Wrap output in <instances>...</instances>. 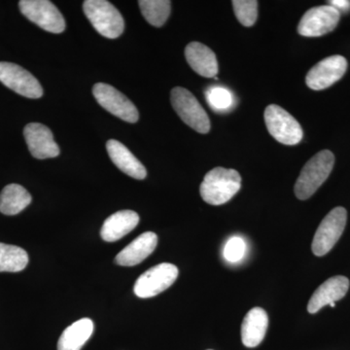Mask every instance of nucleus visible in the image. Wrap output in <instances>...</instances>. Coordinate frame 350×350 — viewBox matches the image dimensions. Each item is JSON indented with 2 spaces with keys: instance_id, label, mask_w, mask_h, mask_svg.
<instances>
[{
  "instance_id": "1",
  "label": "nucleus",
  "mask_w": 350,
  "mask_h": 350,
  "mask_svg": "<svg viewBox=\"0 0 350 350\" xmlns=\"http://www.w3.org/2000/svg\"><path fill=\"white\" fill-rule=\"evenodd\" d=\"M241 188V176L237 170L218 167L207 172L200 193L207 204L221 206L234 198Z\"/></svg>"
},
{
  "instance_id": "2",
  "label": "nucleus",
  "mask_w": 350,
  "mask_h": 350,
  "mask_svg": "<svg viewBox=\"0 0 350 350\" xmlns=\"http://www.w3.org/2000/svg\"><path fill=\"white\" fill-rule=\"evenodd\" d=\"M335 156L331 151H320L313 156L301 170L295 184L296 197L301 200L310 199L327 180L333 170Z\"/></svg>"
},
{
  "instance_id": "3",
  "label": "nucleus",
  "mask_w": 350,
  "mask_h": 350,
  "mask_svg": "<svg viewBox=\"0 0 350 350\" xmlns=\"http://www.w3.org/2000/svg\"><path fill=\"white\" fill-rule=\"evenodd\" d=\"M85 15L96 31L105 38H119L125 29V22L116 7L105 0H86L83 4Z\"/></svg>"
},
{
  "instance_id": "4",
  "label": "nucleus",
  "mask_w": 350,
  "mask_h": 350,
  "mask_svg": "<svg viewBox=\"0 0 350 350\" xmlns=\"http://www.w3.org/2000/svg\"><path fill=\"white\" fill-rule=\"evenodd\" d=\"M172 107L184 123L200 133H207L211 131V121L206 110L194 94L181 87H175L170 94Z\"/></svg>"
},
{
  "instance_id": "5",
  "label": "nucleus",
  "mask_w": 350,
  "mask_h": 350,
  "mask_svg": "<svg viewBox=\"0 0 350 350\" xmlns=\"http://www.w3.org/2000/svg\"><path fill=\"white\" fill-rule=\"evenodd\" d=\"M264 117L269 133L280 144L296 145L303 139L304 133L299 122L280 105H269Z\"/></svg>"
},
{
  "instance_id": "6",
  "label": "nucleus",
  "mask_w": 350,
  "mask_h": 350,
  "mask_svg": "<svg viewBox=\"0 0 350 350\" xmlns=\"http://www.w3.org/2000/svg\"><path fill=\"white\" fill-rule=\"evenodd\" d=\"M347 213L342 206L332 209L320 223L313 238L312 250L315 256H324L342 237L347 225Z\"/></svg>"
},
{
  "instance_id": "7",
  "label": "nucleus",
  "mask_w": 350,
  "mask_h": 350,
  "mask_svg": "<svg viewBox=\"0 0 350 350\" xmlns=\"http://www.w3.org/2000/svg\"><path fill=\"white\" fill-rule=\"evenodd\" d=\"M21 12L44 31L62 33L66 29V21L55 4L49 0H21Z\"/></svg>"
},
{
  "instance_id": "8",
  "label": "nucleus",
  "mask_w": 350,
  "mask_h": 350,
  "mask_svg": "<svg viewBox=\"0 0 350 350\" xmlns=\"http://www.w3.org/2000/svg\"><path fill=\"white\" fill-rule=\"evenodd\" d=\"M178 273L177 267L170 262L157 265L137 278L133 291L139 298H152L172 286Z\"/></svg>"
},
{
  "instance_id": "9",
  "label": "nucleus",
  "mask_w": 350,
  "mask_h": 350,
  "mask_svg": "<svg viewBox=\"0 0 350 350\" xmlns=\"http://www.w3.org/2000/svg\"><path fill=\"white\" fill-rule=\"evenodd\" d=\"M93 94L98 105L108 112L128 123H137L138 121L139 114L137 107L125 94L111 85L98 83L93 88Z\"/></svg>"
},
{
  "instance_id": "10",
  "label": "nucleus",
  "mask_w": 350,
  "mask_h": 350,
  "mask_svg": "<svg viewBox=\"0 0 350 350\" xmlns=\"http://www.w3.org/2000/svg\"><path fill=\"white\" fill-rule=\"evenodd\" d=\"M0 82L25 98H40L43 96V88L38 80L16 64L0 62Z\"/></svg>"
},
{
  "instance_id": "11",
  "label": "nucleus",
  "mask_w": 350,
  "mask_h": 350,
  "mask_svg": "<svg viewBox=\"0 0 350 350\" xmlns=\"http://www.w3.org/2000/svg\"><path fill=\"white\" fill-rule=\"evenodd\" d=\"M340 13L333 6L313 7L306 11L298 25V32L306 38H319L337 27Z\"/></svg>"
},
{
  "instance_id": "12",
  "label": "nucleus",
  "mask_w": 350,
  "mask_h": 350,
  "mask_svg": "<svg viewBox=\"0 0 350 350\" xmlns=\"http://www.w3.org/2000/svg\"><path fill=\"white\" fill-rule=\"evenodd\" d=\"M347 62L342 56H332L315 64L306 77L308 88L314 91L327 89L338 82L345 75Z\"/></svg>"
},
{
  "instance_id": "13",
  "label": "nucleus",
  "mask_w": 350,
  "mask_h": 350,
  "mask_svg": "<svg viewBox=\"0 0 350 350\" xmlns=\"http://www.w3.org/2000/svg\"><path fill=\"white\" fill-rule=\"evenodd\" d=\"M24 135L29 150L34 158L39 160L56 158L61 153L52 131L42 124L31 123L25 126Z\"/></svg>"
},
{
  "instance_id": "14",
  "label": "nucleus",
  "mask_w": 350,
  "mask_h": 350,
  "mask_svg": "<svg viewBox=\"0 0 350 350\" xmlns=\"http://www.w3.org/2000/svg\"><path fill=\"white\" fill-rule=\"evenodd\" d=\"M349 289V280L345 276L338 275L329 278L313 293L308 301V312L317 313L323 306L330 305L332 303L344 298Z\"/></svg>"
},
{
  "instance_id": "15",
  "label": "nucleus",
  "mask_w": 350,
  "mask_h": 350,
  "mask_svg": "<svg viewBox=\"0 0 350 350\" xmlns=\"http://www.w3.org/2000/svg\"><path fill=\"white\" fill-rule=\"evenodd\" d=\"M158 237L155 232H146L137 237L115 258L119 266L133 267L144 262L156 250Z\"/></svg>"
},
{
  "instance_id": "16",
  "label": "nucleus",
  "mask_w": 350,
  "mask_h": 350,
  "mask_svg": "<svg viewBox=\"0 0 350 350\" xmlns=\"http://www.w3.org/2000/svg\"><path fill=\"white\" fill-rule=\"evenodd\" d=\"M108 155L120 170L133 177L142 180L146 177L147 170L144 165L128 148L116 139L108 140L107 144Z\"/></svg>"
},
{
  "instance_id": "17",
  "label": "nucleus",
  "mask_w": 350,
  "mask_h": 350,
  "mask_svg": "<svg viewBox=\"0 0 350 350\" xmlns=\"http://www.w3.org/2000/svg\"><path fill=\"white\" fill-rule=\"evenodd\" d=\"M185 57L189 66L202 77H215L217 75L219 68L216 55L204 44L189 43L185 49Z\"/></svg>"
},
{
  "instance_id": "18",
  "label": "nucleus",
  "mask_w": 350,
  "mask_h": 350,
  "mask_svg": "<svg viewBox=\"0 0 350 350\" xmlns=\"http://www.w3.org/2000/svg\"><path fill=\"white\" fill-rule=\"evenodd\" d=\"M269 317L262 308H253L244 317L241 325V340L246 347H256L266 336Z\"/></svg>"
},
{
  "instance_id": "19",
  "label": "nucleus",
  "mask_w": 350,
  "mask_h": 350,
  "mask_svg": "<svg viewBox=\"0 0 350 350\" xmlns=\"http://www.w3.org/2000/svg\"><path fill=\"white\" fill-rule=\"evenodd\" d=\"M139 223V216L133 211H121L112 214L103 223L100 236L108 243L119 241L130 234Z\"/></svg>"
},
{
  "instance_id": "20",
  "label": "nucleus",
  "mask_w": 350,
  "mask_h": 350,
  "mask_svg": "<svg viewBox=\"0 0 350 350\" xmlns=\"http://www.w3.org/2000/svg\"><path fill=\"white\" fill-rule=\"evenodd\" d=\"M94 322L82 319L68 327L59 337L57 350H80L93 335Z\"/></svg>"
},
{
  "instance_id": "21",
  "label": "nucleus",
  "mask_w": 350,
  "mask_h": 350,
  "mask_svg": "<svg viewBox=\"0 0 350 350\" xmlns=\"http://www.w3.org/2000/svg\"><path fill=\"white\" fill-rule=\"evenodd\" d=\"M31 202V196L27 189L18 184H9L0 194V213L16 215L22 213Z\"/></svg>"
},
{
  "instance_id": "22",
  "label": "nucleus",
  "mask_w": 350,
  "mask_h": 350,
  "mask_svg": "<svg viewBox=\"0 0 350 350\" xmlns=\"http://www.w3.org/2000/svg\"><path fill=\"white\" fill-rule=\"evenodd\" d=\"M29 264L27 251L16 245L0 243V273H18Z\"/></svg>"
},
{
  "instance_id": "23",
  "label": "nucleus",
  "mask_w": 350,
  "mask_h": 350,
  "mask_svg": "<svg viewBox=\"0 0 350 350\" xmlns=\"http://www.w3.org/2000/svg\"><path fill=\"white\" fill-rule=\"evenodd\" d=\"M138 4L145 20L154 27H162L169 19L172 9L169 0H140Z\"/></svg>"
},
{
  "instance_id": "24",
  "label": "nucleus",
  "mask_w": 350,
  "mask_h": 350,
  "mask_svg": "<svg viewBox=\"0 0 350 350\" xmlns=\"http://www.w3.org/2000/svg\"><path fill=\"white\" fill-rule=\"evenodd\" d=\"M237 19L244 27H252L258 17V1L255 0H234L232 2Z\"/></svg>"
},
{
  "instance_id": "25",
  "label": "nucleus",
  "mask_w": 350,
  "mask_h": 350,
  "mask_svg": "<svg viewBox=\"0 0 350 350\" xmlns=\"http://www.w3.org/2000/svg\"><path fill=\"white\" fill-rule=\"evenodd\" d=\"M207 103L215 111H225L232 107L234 98L229 90L222 87H211L206 92Z\"/></svg>"
},
{
  "instance_id": "26",
  "label": "nucleus",
  "mask_w": 350,
  "mask_h": 350,
  "mask_svg": "<svg viewBox=\"0 0 350 350\" xmlns=\"http://www.w3.org/2000/svg\"><path fill=\"white\" fill-rule=\"evenodd\" d=\"M246 243L241 237H232L225 244L224 258L229 262H238L243 259Z\"/></svg>"
},
{
  "instance_id": "27",
  "label": "nucleus",
  "mask_w": 350,
  "mask_h": 350,
  "mask_svg": "<svg viewBox=\"0 0 350 350\" xmlns=\"http://www.w3.org/2000/svg\"><path fill=\"white\" fill-rule=\"evenodd\" d=\"M329 5L337 9L338 12H349L350 10V1L349 0H331Z\"/></svg>"
},
{
  "instance_id": "28",
  "label": "nucleus",
  "mask_w": 350,
  "mask_h": 350,
  "mask_svg": "<svg viewBox=\"0 0 350 350\" xmlns=\"http://www.w3.org/2000/svg\"><path fill=\"white\" fill-rule=\"evenodd\" d=\"M329 306H332V308H335L336 303H332V304H330V305H329Z\"/></svg>"
},
{
  "instance_id": "29",
  "label": "nucleus",
  "mask_w": 350,
  "mask_h": 350,
  "mask_svg": "<svg viewBox=\"0 0 350 350\" xmlns=\"http://www.w3.org/2000/svg\"><path fill=\"white\" fill-rule=\"evenodd\" d=\"M208 350H211V349H208Z\"/></svg>"
}]
</instances>
